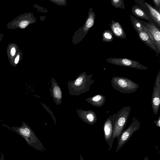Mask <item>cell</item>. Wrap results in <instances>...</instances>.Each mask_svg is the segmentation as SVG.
<instances>
[{
	"label": "cell",
	"mask_w": 160,
	"mask_h": 160,
	"mask_svg": "<svg viewBox=\"0 0 160 160\" xmlns=\"http://www.w3.org/2000/svg\"><path fill=\"white\" fill-rule=\"evenodd\" d=\"M93 75H88L87 72H83L74 80L69 81L68 87L69 94L72 96H78L81 94L88 91L95 80L92 79Z\"/></svg>",
	"instance_id": "1"
},
{
	"label": "cell",
	"mask_w": 160,
	"mask_h": 160,
	"mask_svg": "<svg viewBox=\"0 0 160 160\" xmlns=\"http://www.w3.org/2000/svg\"><path fill=\"white\" fill-rule=\"evenodd\" d=\"M7 127L12 131L15 132L24 138L28 144L30 146L42 152L46 150L34 131L26 123L22 122L20 127Z\"/></svg>",
	"instance_id": "2"
},
{
	"label": "cell",
	"mask_w": 160,
	"mask_h": 160,
	"mask_svg": "<svg viewBox=\"0 0 160 160\" xmlns=\"http://www.w3.org/2000/svg\"><path fill=\"white\" fill-rule=\"evenodd\" d=\"M131 110V107L130 106H125L117 112L112 138L113 142L116 138H117L118 143V142L120 136L124 131L128 121Z\"/></svg>",
	"instance_id": "3"
},
{
	"label": "cell",
	"mask_w": 160,
	"mask_h": 160,
	"mask_svg": "<svg viewBox=\"0 0 160 160\" xmlns=\"http://www.w3.org/2000/svg\"><path fill=\"white\" fill-rule=\"evenodd\" d=\"M113 88L123 93H130L135 92L139 87V85L127 78L115 76L111 80Z\"/></svg>",
	"instance_id": "4"
},
{
	"label": "cell",
	"mask_w": 160,
	"mask_h": 160,
	"mask_svg": "<svg viewBox=\"0 0 160 160\" xmlns=\"http://www.w3.org/2000/svg\"><path fill=\"white\" fill-rule=\"evenodd\" d=\"M36 21L33 13L25 12L18 15L8 22L6 26L7 28L10 29H23L29 25L35 23Z\"/></svg>",
	"instance_id": "5"
},
{
	"label": "cell",
	"mask_w": 160,
	"mask_h": 160,
	"mask_svg": "<svg viewBox=\"0 0 160 160\" xmlns=\"http://www.w3.org/2000/svg\"><path fill=\"white\" fill-rule=\"evenodd\" d=\"M95 14L91 8L89 10L88 15L82 27L75 32L72 38V42L77 44L81 41L95 22Z\"/></svg>",
	"instance_id": "6"
},
{
	"label": "cell",
	"mask_w": 160,
	"mask_h": 160,
	"mask_svg": "<svg viewBox=\"0 0 160 160\" xmlns=\"http://www.w3.org/2000/svg\"><path fill=\"white\" fill-rule=\"evenodd\" d=\"M140 125V122L134 116L132 118V121L130 125L122 133L119 140L118 143L116 153L118 152L123 145L128 141L133 133L139 129Z\"/></svg>",
	"instance_id": "7"
},
{
	"label": "cell",
	"mask_w": 160,
	"mask_h": 160,
	"mask_svg": "<svg viewBox=\"0 0 160 160\" xmlns=\"http://www.w3.org/2000/svg\"><path fill=\"white\" fill-rule=\"evenodd\" d=\"M145 12L148 17L153 21L160 29V13L152 5L144 0H134Z\"/></svg>",
	"instance_id": "8"
},
{
	"label": "cell",
	"mask_w": 160,
	"mask_h": 160,
	"mask_svg": "<svg viewBox=\"0 0 160 160\" xmlns=\"http://www.w3.org/2000/svg\"><path fill=\"white\" fill-rule=\"evenodd\" d=\"M117 115V112L110 115L106 119L104 124V137L105 141L109 146V150L111 149L113 143L112 138Z\"/></svg>",
	"instance_id": "9"
},
{
	"label": "cell",
	"mask_w": 160,
	"mask_h": 160,
	"mask_svg": "<svg viewBox=\"0 0 160 160\" xmlns=\"http://www.w3.org/2000/svg\"><path fill=\"white\" fill-rule=\"evenodd\" d=\"M107 61L116 65L134 68L141 70H147V67L141 64L138 61L126 58H109L106 59Z\"/></svg>",
	"instance_id": "10"
},
{
	"label": "cell",
	"mask_w": 160,
	"mask_h": 160,
	"mask_svg": "<svg viewBox=\"0 0 160 160\" xmlns=\"http://www.w3.org/2000/svg\"><path fill=\"white\" fill-rule=\"evenodd\" d=\"M160 104V71L157 75L151 99V105L154 114L158 112Z\"/></svg>",
	"instance_id": "11"
},
{
	"label": "cell",
	"mask_w": 160,
	"mask_h": 160,
	"mask_svg": "<svg viewBox=\"0 0 160 160\" xmlns=\"http://www.w3.org/2000/svg\"><path fill=\"white\" fill-rule=\"evenodd\" d=\"M51 88L49 89L54 103L57 105L62 103V92L61 89L56 80L52 78L51 80Z\"/></svg>",
	"instance_id": "12"
},
{
	"label": "cell",
	"mask_w": 160,
	"mask_h": 160,
	"mask_svg": "<svg viewBox=\"0 0 160 160\" xmlns=\"http://www.w3.org/2000/svg\"><path fill=\"white\" fill-rule=\"evenodd\" d=\"M139 20L149 32L152 37L156 48L160 52V29L152 23L148 22L139 19Z\"/></svg>",
	"instance_id": "13"
},
{
	"label": "cell",
	"mask_w": 160,
	"mask_h": 160,
	"mask_svg": "<svg viewBox=\"0 0 160 160\" xmlns=\"http://www.w3.org/2000/svg\"><path fill=\"white\" fill-rule=\"evenodd\" d=\"M79 118L84 122L90 125L94 124L98 118L96 113L91 110L85 111L80 109H76Z\"/></svg>",
	"instance_id": "14"
},
{
	"label": "cell",
	"mask_w": 160,
	"mask_h": 160,
	"mask_svg": "<svg viewBox=\"0 0 160 160\" xmlns=\"http://www.w3.org/2000/svg\"><path fill=\"white\" fill-rule=\"evenodd\" d=\"M110 24L111 31L113 35L118 38L125 39L126 34L121 24L118 22L112 20Z\"/></svg>",
	"instance_id": "15"
},
{
	"label": "cell",
	"mask_w": 160,
	"mask_h": 160,
	"mask_svg": "<svg viewBox=\"0 0 160 160\" xmlns=\"http://www.w3.org/2000/svg\"><path fill=\"white\" fill-rule=\"evenodd\" d=\"M130 17L132 26L137 33L138 34L141 32H145L148 35L150 38L156 46L155 43L152 37L148 30L140 22L139 19H137L132 15H130Z\"/></svg>",
	"instance_id": "16"
},
{
	"label": "cell",
	"mask_w": 160,
	"mask_h": 160,
	"mask_svg": "<svg viewBox=\"0 0 160 160\" xmlns=\"http://www.w3.org/2000/svg\"><path fill=\"white\" fill-rule=\"evenodd\" d=\"M19 48V47L15 43H9L7 47L6 51L7 57L12 67L15 58L20 49Z\"/></svg>",
	"instance_id": "17"
},
{
	"label": "cell",
	"mask_w": 160,
	"mask_h": 160,
	"mask_svg": "<svg viewBox=\"0 0 160 160\" xmlns=\"http://www.w3.org/2000/svg\"><path fill=\"white\" fill-rule=\"evenodd\" d=\"M131 11L132 14L137 18L148 21L149 23H152L158 28L155 23L148 17L145 12L138 5H133L131 8Z\"/></svg>",
	"instance_id": "18"
},
{
	"label": "cell",
	"mask_w": 160,
	"mask_h": 160,
	"mask_svg": "<svg viewBox=\"0 0 160 160\" xmlns=\"http://www.w3.org/2000/svg\"><path fill=\"white\" fill-rule=\"evenodd\" d=\"M85 100L93 106L99 108L106 102V97L101 94H98L86 98Z\"/></svg>",
	"instance_id": "19"
},
{
	"label": "cell",
	"mask_w": 160,
	"mask_h": 160,
	"mask_svg": "<svg viewBox=\"0 0 160 160\" xmlns=\"http://www.w3.org/2000/svg\"><path fill=\"white\" fill-rule=\"evenodd\" d=\"M138 34L141 40L147 46L155 51L157 54L160 53V52L158 50L155 46L153 42L146 33L144 32H141Z\"/></svg>",
	"instance_id": "20"
},
{
	"label": "cell",
	"mask_w": 160,
	"mask_h": 160,
	"mask_svg": "<svg viewBox=\"0 0 160 160\" xmlns=\"http://www.w3.org/2000/svg\"><path fill=\"white\" fill-rule=\"evenodd\" d=\"M113 35L111 30H104L102 34V41L105 42H112L114 38Z\"/></svg>",
	"instance_id": "21"
},
{
	"label": "cell",
	"mask_w": 160,
	"mask_h": 160,
	"mask_svg": "<svg viewBox=\"0 0 160 160\" xmlns=\"http://www.w3.org/2000/svg\"><path fill=\"white\" fill-rule=\"evenodd\" d=\"M111 3L116 8L124 9L125 5L123 0H111Z\"/></svg>",
	"instance_id": "22"
},
{
	"label": "cell",
	"mask_w": 160,
	"mask_h": 160,
	"mask_svg": "<svg viewBox=\"0 0 160 160\" xmlns=\"http://www.w3.org/2000/svg\"><path fill=\"white\" fill-rule=\"evenodd\" d=\"M23 53L20 49L17 53L14 61L13 67H16L22 59Z\"/></svg>",
	"instance_id": "23"
},
{
	"label": "cell",
	"mask_w": 160,
	"mask_h": 160,
	"mask_svg": "<svg viewBox=\"0 0 160 160\" xmlns=\"http://www.w3.org/2000/svg\"><path fill=\"white\" fill-rule=\"evenodd\" d=\"M49 1L59 6H64L67 4V1L66 0H49Z\"/></svg>",
	"instance_id": "24"
},
{
	"label": "cell",
	"mask_w": 160,
	"mask_h": 160,
	"mask_svg": "<svg viewBox=\"0 0 160 160\" xmlns=\"http://www.w3.org/2000/svg\"><path fill=\"white\" fill-rule=\"evenodd\" d=\"M42 104L43 106V107L51 115L52 119H53L55 124H56V118L55 117L54 115L53 114V113L52 112V111L50 110L49 109V108L47 106H46L45 104H44L43 103H41Z\"/></svg>",
	"instance_id": "25"
},
{
	"label": "cell",
	"mask_w": 160,
	"mask_h": 160,
	"mask_svg": "<svg viewBox=\"0 0 160 160\" xmlns=\"http://www.w3.org/2000/svg\"><path fill=\"white\" fill-rule=\"evenodd\" d=\"M154 5V8L160 13V0H152Z\"/></svg>",
	"instance_id": "26"
},
{
	"label": "cell",
	"mask_w": 160,
	"mask_h": 160,
	"mask_svg": "<svg viewBox=\"0 0 160 160\" xmlns=\"http://www.w3.org/2000/svg\"><path fill=\"white\" fill-rule=\"evenodd\" d=\"M33 6H34L36 8H37V10L39 12L45 13L48 11V10L45 8L40 7L37 5L34 4Z\"/></svg>",
	"instance_id": "27"
},
{
	"label": "cell",
	"mask_w": 160,
	"mask_h": 160,
	"mask_svg": "<svg viewBox=\"0 0 160 160\" xmlns=\"http://www.w3.org/2000/svg\"><path fill=\"white\" fill-rule=\"evenodd\" d=\"M154 122L155 123L156 126L159 128L160 127V116L158 117V120H154Z\"/></svg>",
	"instance_id": "28"
},
{
	"label": "cell",
	"mask_w": 160,
	"mask_h": 160,
	"mask_svg": "<svg viewBox=\"0 0 160 160\" xmlns=\"http://www.w3.org/2000/svg\"><path fill=\"white\" fill-rule=\"evenodd\" d=\"M0 160H4L3 154L2 151H1V153Z\"/></svg>",
	"instance_id": "29"
},
{
	"label": "cell",
	"mask_w": 160,
	"mask_h": 160,
	"mask_svg": "<svg viewBox=\"0 0 160 160\" xmlns=\"http://www.w3.org/2000/svg\"><path fill=\"white\" fill-rule=\"evenodd\" d=\"M3 37V35L2 34L0 33V42L2 40Z\"/></svg>",
	"instance_id": "30"
},
{
	"label": "cell",
	"mask_w": 160,
	"mask_h": 160,
	"mask_svg": "<svg viewBox=\"0 0 160 160\" xmlns=\"http://www.w3.org/2000/svg\"><path fill=\"white\" fill-rule=\"evenodd\" d=\"M80 160H84L83 157H82L81 154L80 153Z\"/></svg>",
	"instance_id": "31"
},
{
	"label": "cell",
	"mask_w": 160,
	"mask_h": 160,
	"mask_svg": "<svg viewBox=\"0 0 160 160\" xmlns=\"http://www.w3.org/2000/svg\"><path fill=\"white\" fill-rule=\"evenodd\" d=\"M143 160H148V158L147 156L145 157Z\"/></svg>",
	"instance_id": "32"
},
{
	"label": "cell",
	"mask_w": 160,
	"mask_h": 160,
	"mask_svg": "<svg viewBox=\"0 0 160 160\" xmlns=\"http://www.w3.org/2000/svg\"></svg>",
	"instance_id": "33"
}]
</instances>
